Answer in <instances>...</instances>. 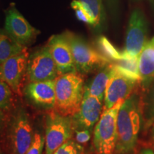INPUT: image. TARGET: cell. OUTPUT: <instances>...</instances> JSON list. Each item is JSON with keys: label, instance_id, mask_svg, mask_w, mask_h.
I'll return each instance as SVG.
<instances>
[{"label": "cell", "instance_id": "cell-1", "mask_svg": "<svg viewBox=\"0 0 154 154\" xmlns=\"http://www.w3.org/2000/svg\"><path fill=\"white\" fill-rule=\"evenodd\" d=\"M142 121L141 94L135 88L122 103L117 116L116 154H131L134 151Z\"/></svg>", "mask_w": 154, "mask_h": 154}, {"label": "cell", "instance_id": "cell-2", "mask_svg": "<svg viewBox=\"0 0 154 154\" xmlns=\"http://www.w3.org/2000/svg\"><path fill=\"white\" fill-rule=\"evenodd\" d=\"M84 80L80 73L71 72L56 79L54 110L65 116H73L79 109L84 94Z\"/></svg>", "mask_w": 154, "mask_h": 154}, {"label": "cell", "instance_id": "cell-3", "mask_svg": "<svg viewBox=\"0 0 154 154\" xmlns=\"http://www.w3.org/2000/svg\"><path fill=\"white\" fill-rule=\"evenodd\" d=\"M124 101L119 102L114 106L103 111L96 123L93 137L95 154H114L117 143V116Z\"/></svg>", "mask_w": 154, "mask_h": 154}, {"label": "cell", "instance_id": "cell-4", "mask_svg": "<svg viewBox=\"0 0 154 154\" xmlns=\"http://www.w3.org/2000/svg\"><path fill=\"white\" fill-rule=\"evenodd\" d=\"M66 34L77 72L88 74L101 69L112 62L79 36L69 32Z\"/></svg>", "mask_w": 154, "mask_h": 154}, {"label": "cell", "instance_id": "cell-5", "mask_svg": "<svg viewBox=\"0 0 154 154\" xmlns=\"http://www.w3.org/2000/svg\"><path fill=\"white\" fill-rule=\"evenodd\" d=\"M7 127L9 153L26 154L34 135L27 112L19 108L8 121Z\"/></svg>", "mask_w": 154, "mask_h": 154}, {"label": "cell", "instance_id": "cell-6", "mask_svg": "<svg viewBox=\"0 0 154 154\" xmlns=\"http://www.w3.org/2000/svg\"><path fill=\"white\" fill-rule=\"evenodd\" d=\"M75 132L72 116H65L56 112L48 114L46 124L45 154H54L59 147L72 139Z\"/></svg>", "mask_w": 154, "mask_h": 154}, {"label": "cell", "instance_id": "cell-7", "mask_svg": "<svg viewBox=\"0 0 154 154\" xmlns=\"http://www.w3.org/2000/svg\"><path fill=\"white\" fill-rule=\"evenodd\" d=\"M29 57L26 49L0 64V80L7 83L14 93L19 96H22L25 81L27 78Z\"/></svg>", "mask_w": 154, "mask_h": 154}, {"label": "cell", "instance_id": "cell-8", "mask_svg": "<svg viewBox=\"0 0 154 154\" xmlns=\"http://www.w3.org/2000/svg\"><path fill=\"white\" fill-rule=\"evenodd\" d=\"M59 76L57 65L47 45L29 57L27 79L29 82L55 80Z\"/></svg>", "mask_w": 154, "mask_h": 154}, {"label": "cell", "instance_id": "cell-9", "mask_svg": "<svg viewBox=\"0 0 154 154\" xmlns=\"http://www.w3.org/2000/svg\"><path fill=\"white\" fill-rule=\"evenodd\" d=\"M148 23L143 13L136 9L131 14L126 31L124 52L134 57H139L147 42Z\"/></svg>", "mask_w": 154, "mask_h": 154}, {"label": "cell", "instance_id": "cell-10", "mask_svg": "<svg viewBox=\"0 0 154 154\" xmlns=\"http://www.w3.org/2000/svg\"><path fill=\"white\" fill-rule=\"evenodd\" d=\"M5 29L24 47L33 43L40 34L39 31L28 22L14 5H11L5 11Z\"/></svg>", "mask_w": 154, "mask_h": 154}, {"label": "cell", "instance_id": "cell-11", "mask_svg": "<svg viewBox=\"0 0 154 154\" xmlns=\"http://www.w3.org/2000/svg\"><path fill=\"white\" fill-rule=\"evenodd\" d=\"M103 109V101L84 91L79 109L72 116L75 131L91 130L101 118Z\"/></svg>", "mask_w": 154, "mask_h": 154}, {"label": "cell", "instance_id": "cell-12", "mask_svg": "<svg viewBox=\"0 0 154 154\" xmlns=\"http://www.w3.org/2000/svg\"><path fill=\"white\" fill-rule=\"evenodd\" d=\"M47 45L55 61L59 75L77 72L66 32L51 36Z\"/></svg>", "mask_w": 154, "mask_h": 154}, {"label": "cell", "instance_id": "cell-13", "mask_svg": "<svg viewBox=\"0 0 154 154\" xmlns=\"http://www.w3.org/2000/svg\"><path fill=\"white\" fill-rule=\"evenodd\" d=\"M56 79L29 82L24 93L31 103L44 109H54L56 99Z\"/></svg>", "mask_w": 154, "mask_h": 154}, {"label": "cell", "instance_id": "cell-14", "mask_svg": "<svg viewBox=\"0 0 154 154\" xmlns=\"http://www.w3.org/2000/svg\"><path fill=\"white\" fill-rule=\"evenodd\" d=\"M136 83L117 74L114 70V74L106 88L103 111L111 109L119 102L124 101L134 92Z\"/></svg>", "mask_w": 154, "mask_h": 154}, {"label": "cell", "instance_id": "cell-15", "mask_svg": "<svg viewBox=\"0 0 154 154\" xmlns=\"http://www.w3.org/2000/svg\"><path fill=\"white\" fill-rule=\"evenodd\" d=\"M113 74H114V69H113L111 62L106 66L102 68L94 76L91 82L88 85L85 86L84 91L90 95L96 96L103 101L104 99L106 88Z\"/></svg>", "mask_w": 154, "mask_h": 154}, {"label": "cell", "instance_id": "cell-16", "mask_svg": "<svg viewBox=\"0 0 154 154\" xmlns=\"http://www.w3.org/2000/svg\"><path fill=\"white\" fill-rule=\"evenodd\" d=\"M140 86H145L154 78V45L148 42L138 57Z\"/></svg>", "mask_w": 154, "mask_h": 154}, {"label": "cell", "instance_id": "cell-17", "mask_svg": "<svg viewBox=\"0 0 154 154\" xmlns=\"http://www.w3.org/2000/svg\"><path fill=\"white\" fill-rule=\"evenodd\" d=\"M123 52L122 59L111 62L115 72L131 80L140 82L141 80L138 70V57H134Z\"/></svg>", "mask_w": 154, "mask_h": 154}, {"label": "cell", "instance_id": "cell-18", "mask_svg": "<svg viewBox=\"0 0 154 154\" xmlns=\"http://www.w3.org/2000/svg\"><path fill=\"white\" fill-rule=\"evenodd\" d=\"M141 88L142 116L144 127L154 124V78Z\"/></svg>", "mask_w": 154, "mask_h": 154}, {"label": "cell", "instance_id": "cell-19", "mask_svg": "<svg viewBox=\"0 0 154 154\" xmlns=\"http://www.w3.org/2000/svg\"><path fill=\"white\" fill-rule=\"evenodd\" d=\"M26 49L27 47L19 44L5 29H0V64Z\"/></svg>", "mask_w": 154, "mask_h": 154}, {"label": "cell", "instance_id": "cell-20", "mask_svg": "<svg viewBox=\"0 0 154 154\" xmlns=\"http://www.w3.org/2000/svg\"><path fill=\"white\" fill-rule=\"evenodd\" d=\"M91 13L94 20V28L100 29L105 22V11L102 0H79Z\"/></svg>", "mask_w": 154, "mask_h": 154}, {"label": "cell", "instance_id": "cell-21", "mask_svg": "<svg viewBox=\"0 0 154 154\" xmlns=\"http://www.w3.org/2000/svg\"><path fill=\"white\" fill-rule=\"evenodd\" d=\"M97 47L99 52L111 61L122 59V51H119L104 36H99L97 39Z\"/></svg>", "mask_w": 154, "mask_h": 154}, {"label": "cell", "instance_id": "cell-22", "mask_svg": "<svg viewBox=\"0 0 154 154\" xmlns=\"http://www.w3.org/2000/svg\"><path fill=\"white\" fill-rule=\"evenodd\" d=\"M14 94L7 83L0 80V109L5 113L10 112L14 108Z\"/></svg>", "mask_w": 154, "mask_h": 154}, {"label": "cell", "instance_id": "cell-23", "mask_svg": "<svg viewBox=\"0 0 154 154\" xmlns=\"http://www.w3.org/2000/svg\"><path fill=\"white\" fill-rule=\"evenodd\" d=\"M71 7L74 9L77 19L86 24H88L94 27V20L93 17L86 7L79 0H73L71 3Z\"/></svg>", "mask_w": 154, "mask_h": 154}, {"label": "cell", "instance_id": "cell-24", "mask_svg": "<svg viewBox=\"0 0 154 154\" xmlns=\"http://www.w3.org/2000/svg\"><path fill=\"white\" fill-rule=\"evenodd\" d=\"M84 148L75 140L70 139L57 149L54 154H83Z\"/></svg>", "mask_w": 154, "mask_h": 154}, {"label": "cell", "instance_id": "cell-25", "mask_svg": "<svg viewBox=\"0 0 154 154\" xmlns=\"http://www.w3.org/2000/svg\"><path fill=\"white\" fill-rule=\"evenodd\" d=\"M45 146V136L40 133L36 132L34 135L33 140L26 154H42Z\"/></svg>", "mask_w": 154, "mask_h": 154}, {"label": "cell", "instance_id": "cell-26", "mask_svg": "<svg viewBox=\"0 0 154 154\" xmlns=\"http://www.w3.org/2000/svg\"><path fill=\"white\" fill-rule=\"evenodd\" d=\"M91 130L81 129L75 131V139L77 143L79 144H84L91 139Z\"/></svg>", "mask_w": 154, "mask_h": 154}, {"label": "cell", "instance_id": "cell-27", "mask_svg": "<svg viewBox=\"0 0 154 154\" xmlns=\"http://www.w3.org/2000/svg\"><path fill=\"white\" fill-rule=\"evenodd\" d=\"M8 123V119L7 116V113L0 109V134L6 128Z\"/></svg>", "mask_w": 154, "mask_h": 154}, {"label": "cell", "instance_id": "cell-28", "mask_svg": "<svg viewBox=\"0 0 154 154\" xmlns=\"http://www.w3.org/2000/svg\"><path fill=\"white\" fill-rule=\"evenodd\" d=\"M138 154H154V151L151 149H143Z\"/></svg>", "mask_w": 154, "mask_h": 154}, {"label": "cell", "instance_id": "cell-29", "mask_svg": "<svg viewBox=\"0 0 154 154\" xmlns=\"http://www.w3.org/2000/svg\"><path fill=\"white\" fill-rule=\"evenodd\" d=\"M153 141H154V125H153Z\"/></svg>", "mask_w": 154, "mask_h": 154}, {"label": "cell", "instance_id": "cell-30", "mask_svg": "<svg viewBox=\"0 0 154 154\" xmlns=\"http://www.w3.org/2000/svg\"><path fill=\"white\" fill-rule=\"evenodd\" d=\"M109 1H110V2H111V3H112V4H113V3H114V2H116V0H109Z\"/></svg>", "mask_w": 154, "mask_h": 154}, {"label": "cell", "instance_id": "cell-31", "mask_svg": "<svg viewBox=\"0 0 154 154\" xmlns=\"http://www.w3.org/2000/svg\"><path fill=\"white\" fill-rule=\"evenodd\" d=\"M151 43L153 44V45H154V37H153V38H152V40H151Z\"/></svg>", "mask_w": 154, "mask_h": 154}, {"label": "cell", "instance_id": "cell-32", "mask_svg": "<svg viewBox=\"0 0 154 154\" xmlns=\"http://www.w3.org/2000/svg\"><path fill=\"white\" fill-rule=\"evenodd\" d=\"M83 154H84V153H83Z\"/></svg>", "mask_w": 154, "mask_h": 154}]
</instances>
